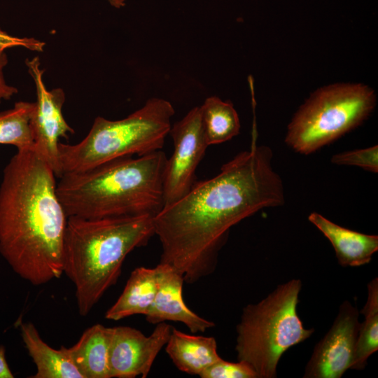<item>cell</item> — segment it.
Masks as SVG:
<instances>
[{
  "label": "cell",
  "instance_id": "9c48e42d",
  "mask_svg": "<svg viewBox=\"0 0 378 378\" xmlns=\"http://www.w3.org/2000/svg\"><path fill=\"white\" fill-rule=\"evenodd\" d=\"M25 64L35 83L37 95L31 120L34 150L47 162L55 176L60 178L62 170L59 158V139H67L69 133H74L62 113L65 94L61 88L46 89L43 80L44 71L41 69L38 57L27 59Z\"/></svg>",
  "mask_w": 378,
  "mask_h": 378
},
{
  "label": "cell",
  "instance_id": "4fadbf2b",
  "mask_svg": "<svg viewBox=\"0 0 378 378\" xmlns=\"http://www.w3.org/2000/svg\"><path fill=\"white\" fill-rule=\"evenodd\" d=\"M308 220L331 243L340 265L359 267L368 264L378 250V236L366 234L340 226L317 212Z\"/></svg>",
  "mask_w": 378,
  "mask_h": 378
},
{
  "label": "cell",
  "instance_id": "44dd1931",
  "mask_svg": "<svg viewBox=\"0 0 378 378\" xmlns=\"http://www.w3.org/2000/svg\"><path fill=\"white\" fill-rule=\"evenodd\" d=\"M330 162L337 165L356 166L372 173H377L378 146L335 154L332 156Z\"/></svg>",
  "mask_w": 378,
  "mask_h": 378
},
{
  "label": "cell",
  "instance_id": "6da1fadb",
  "mask_svg": "<svg viewBox=\"0 0 378 378\" xmlns=\"http://www.w3.org/2000/svg\"><path fill=\"white\" fill-rule=\"evenodd\" d=\"M272 158L270 147L253 144L216 176L195 182L183 197L164 206L153 219L162 247L160 262L174 267L188 284L211 274L232 226L264 208L284 204Z\"/></svg>",
  "mask_w": 378,
  "mask_h": 378
},
{
  "label": "cell",
  "instance_id": "3957f363",
  "mask_svg": "<svg viewBox=\"0 0 378 378\" xmlns=\"http://www.w3.org/2000/svg\"><path fill=\"white\" fill-rule=\"evenodd\" d=\"M167 160L160 150L63 174L57 184V194L68 217H155L164 206Z\"/></svg>",
  "mask_w": 378,
  "mask_h": 378
},
{
  "label": "cell",
  "instance_id": "ffe728a7",
  "mask_svg": "<svg viewBox=\"0 0 378 378\" xmlns=\"http://www.w3.org/2000/svg\"><path fill=\"white\" fill-rule=\"evenodd\" d=\"M367 301L361 310L365 319L360 323L355 356L351 369L361 370L368 358L378 349V279L368 284Z\"/></svg>",
  "mask_w": 378,
  "mask_h": 378
},
{
  "label": "cell",
  "instance_id": "cb8c5ba5",
  "mask_svg": "<svg viewBox=\"0 0 378 378\" xmlns=\"http://www.w3.org/2000/svg\"><path fill=\"white\" fill-rule=\"evenodd\" d=\"M8 63L5 52L0 55V103L2 100L10 99L18 92L17 88L6 83L4 75V69Z\"/></svg>",
  "mask_w": 378,
  "mask_h": 378
},
{
  "label": "cell",
  "instance_id": "5bb4252c",
  "mask_svg": "<svg viewBox=\"0 0 378 378\" xmlns=\"http://www.w3.org/2000/svg\"><path fill=\"white\" fill-rule=\"evenodd\" d=\"M165 351L181 372L198 375L222 358L214 337L190 335L172 327Z\"/></svg>",
  "mask_w": 378,
  "mask_h": 378
},
{
  "label": "cell",
  "instance_id": "30bf717a",
  "mask_svg": "<svg viewBox=\"0 0 378 378\" xmlns=\"http://www.w3.org/2000/svg\"><path fill=\"white\" fill-rule=\"evenodd\" d=\"M357 307L349 300L339 309L332 325L315 345L303 377L340 378L351 369L355 356L360 322Z\"/></svg>",
  "mask_w": 378,
  "mask_h": 378
},
{
  "label": "cell",
  "instance_id": "9a60e30c",
  "mask_svg": "<svg viewBox=\"0 0 378 378\" xmlns=\"http://www.w3.org/2000/svg\"><path fill=\"white\" fill-rule=\"evenodd\" d=\"M111 332L112 328L97 323L86 329L74 346L65 347L83 378H110L108 351Z\"/></svg>",
  "mask_w": 378,
  "mask_h": 378
},
{
  "label": "cell",
  "instance_id": "8fae6325",
  "mask_svg": "<svg viewBox=\"0 0 378 378\" xmlns=\"http://www.w3.org/2000/svg\"><path fill=\"white\" fill-rule=\"evenodd\" d=\"M172 329V326L161 322L156 324L150 335L146 336L129 326L112 328L108 351L110 378H146L166 345Z\"/></svg>",
  "mask_w": 378,
  "mask_h": 378
},
{
  "label": "cell",
  "instance_id": "ba28073f",
  "mask_svg": "<svg viewBox=\"0 0 378 378\" xmlns=\"http://www.w3.org/2000/svg\"><path fill=\"white\" fill-rule=\"evenodd\" d=\"M169 134L172 137L174 149L165 164L164 206L183 197L196 182V169L209 146L203 130L200 107H194L183 118L175 122Z\"/></svg>",
  "mask_w": 378,
  "mask_h": 378
},
{
  "label": "cell",
  "instance_id": "5b68a950",
  "mask_svg": "<svg viewBox=\"0 0 378 378\" xmlns=\"http://www.w3.org/2000/svg\"><path fill=\"white\" fill-rule=\"evenodd\" d=\"M174 114L169 102L153 97L123 119L110 120L97 117L81 141L76 144L59 143L62 174L87 170L120 158L142 156L161 150Z\"/></svg>",
  "mask_w": 378,
  "mask_h": 378
},
{
  "label": "cell",
  "instance_id": "e0dca14e",
  "mask_svg": "<svg viewBox=\"0 0 378 378\" xmlns=\"http://www.w3.org/2000/svg\"><path fill=\"white\" fill-rule=\"evenodd\" d=\"M24 346L36 367L31 378H83L72 363L65 346L55 349L46 344L32 323H21Z\"/></svg>",
  "mask_w": 378,
  "mask_h": 378
},
{
  "label": "cell",
  "instance_id": "603a6c76",
  "mask_svg": "<svg viewBox=\"0 0 378 378\" xmlns=\"http://www.w3.org/2000/svg\"><path fill=\"white\" fill-rule=\"evenodd\" d=\"M46 43L35 38L18 37L8 34L0 29V55L6 49L22 47L31 51H43Z\"/></svg>",
  "mask_w": 378,
  "mask_h": 378
},
{
  "label": "cell",
  "instance_id": "7c38bea8",
  "mask_svg": "<svg viewBox=\"0 0 378 378\" xmlns=\"http://www.w3.org/2000/svg\"><path fill=\"white\" fill-rule=\"evenodd\" d=\"M159 281L153 303L145 315L148 322L158 324L167 321L183 323L192 333L204 332L215 326L188 308L183 297V276L168 264L159 263Z\"/></svg>",
  "mask_w": 378,
  "mask_h": 378
},
{
  "label": "cell",
  "instance_id": "8992f818",
  "mask_svg": "<svg viewBox=\"0 0 378 378\" xmlns=\"http://www.w3.org/2000/svg\"><path fill=\"white\" fill-rule=\"evenodd\" d=\"M302 288L300 279L277 286L255 304L246 305L236 327L237 360L248 364L258 378H274L279 361L289 348L309 338L297 307Z\"/></svg>",
  "mask_w": 378,
  "mask_h": 378
},
{
  "label": "cell",
  "instance_id": "2e32d148",
  "mask_svg": "<svg viewBox=\"0 0 378 378\" xmlns=\"http://www.w3.org/2000/svg\"><path fill=\"white\" fill-rule=\"evenodd\" d=\"M158 281V266L154 268H135L118 299L106 311L105 318L119 321L136 314L145 316L155 300Z\"/></svg>",
  "mask_w": 378,
  "mask_h": 378
},
{
  "label": "cell",
  "instance_id": "7402d4cb",
  "mask_svg": "<svg viewBox=\"0 0 378 378\" xmlns=\"http://www.w3.org/2000/svg\"><path fill=\"white\" fill-rule=\"evenodd\" d=\"M202 378H258L255 372L246 363L229 362L223 358L209 365L200 374Z\"/></svg>",
  "mask_w": 378,
  "mask_h": 378
},
{
  "label": "cell",
  "instance_id": "7a4b0ae2",
  "mask_svg": "<svg viewBox=\"0 0 378 378\" xmlns=\"http://www.w3.org/2000/svg\"><path fill=\"white\" fill-rule=\"evenodd\" d=\"M55 174L34 149L18 150L0 185V253L34 286L63 274L68 216L57 194Z\"/></svg>",
  "mask_w": 378,
  "mask_h": 378
},
{
  "label": "cell",
  "instance_id": "277c9868",
  "mask_svg": "<svg viewBox=\"0 0 378 378\" xmlns=\"http://www.w3.org/2000/svg\"><path fill=\"white\" fill-rule=\"evenodd\" d=\"M153 217L83 218L69 216L63 274L73 283L80 315H88L121 274L127 255L155 234Z\"/></svg>",
  "mask_w": 378,
  "mask_h": 378
},
{
  "label": "cell",
  "instance_id": "d4e9b609",
  "mask_svg": "<svg viewBox=\"0 0 378 378\" xmlns=\"http://www.w3.org/2000/svg\"><path fill=\"white\" fill-rule=\"evenodd\" d=\"M14 375L12 373L8 364L5 357V349L4 346L0 347V378H13Z\"/></svg>",
  "mask_w": 378,
  "mask_h": 378
},
{
  "label": "cell",
  "instance_id": "484cf974",
  "mask_svg": "<svg viewBox=\"0 0 378 378\" xmlns=\"http://www.w3.org/2000/svg\"><path fill=\"white\" fill-rule=\"evenodd\" d=\"M111 5L115 8H120L125 5L126 0H107Z\"/></svg>",
  "mask_w": 378,
  "mask_h": 378
},
{
  "label": "cell",
  "instance_id": "ac0fdd59",
  "mask_svg": "<svg viewBox=\"0 0 378 378\" xmlns=\"http://www.w3.org/2000/svg\"><path fill=\"white\" fill-rule=\"evenodd\" d=\"M200 107L208 146L225 142L239 133V118L230 101L210 97Z\"/></svg>",
  "mask_w": 378,
  "mask_h": 378
},
{
  "label": "cell",
  "instance_id": "52a82bcc",
  "mask_svg": "<svg viewBox=\"0 0 378 378\" xmlns=\"http://www.w3.org/2000/svg\"><path fill=\"white\" fill-rule=\"evenodd\" d=\"M376 106L374 91L360 83H335L313 92L288 125L285 143L309 155L360 125Z\"/></svg>",
  "mask_w": 378,
  "mask_h": 378
},
{
  "label": "cell",
  "instance_id": "d6986e66",
  "mask_svg": "<svg viewBox=\"0 0 378 378\" xmlns=\"http://www.w3.org/2000/svg\"><path fill=\"white\" fill-rule=\"evenodd\" d=\"M35 102H18L0 112V144L12 145L18 150L34 149L31 120Z\"/></svg>",
  "mask_w": 378,
  "mask_h": 378
}]
</instances>
